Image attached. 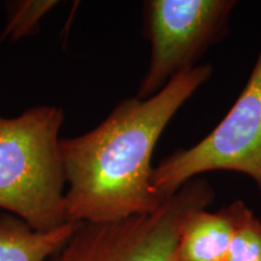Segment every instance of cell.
Here are the masks:
<instances>
[{
    "instance_id": "obj_1",
    "label": "cell",
    "mask_w": 261,
    "mask_h": 261,
    "mask_svg": "<svg viewBox=\"0 0 261 261\" xmlns=\"http://www.w3.org/2000/svg\"><path fill=\"white\" fill-rule=\"evenodd\" d=\"M211 74V65L181 71L154 96L122 100L96 128L61 139L68 220L108 223L158 210L163 201L151 187L152 152L172 117Z\"/></svg>"
},
{
    "instance_id": "obj_2",
    "label": "cell",
    "mask_w": 261,
    "mask_h": 261,
    "mask_svg": "<svg viewBox=\"0 0 261 261\" xmlns=\"http://www.w3.org/2000/svg\"><path fill=\"white\" fill-rule=\"evenodd\" d=\"M63 110L29 108L16 117L0 114V208L37 231L68 223L60 129Z\"/></svg>"
},
{
    "instance_id": "obj_3",
    "label": "cell",
    "mask_w": 261,
    "mask_h": 261,
    "mask_svg": "<svg viewBox=\"0 0 261 261\" xmlns=\"http://www.w3.org/2000/svg\"><path fill=\"white\" fill-rule=\"evenodd\" d=\"M213 197L208 182L192 179L151 213L108 223H79L47 261H175L185 218L208 207Z\"/></svg>"
},
{
    "instance_id": "obj_4",
    "label": "cell",
    "mask_w": 261,
    "mask_h": 261,
    "mask_svg": "<svg viewBox=\"0 0 261 261\" xmlns=\"http://www.w3.org/2000/svg\"><path fill=\"white\" fill-rule=\"evenodd\" d=\"M213 171L246 174L261 192V51L223 121L192 148L163 159L152 172V190L165 201L197 175Z\"/></svg>"
},
{
    "instance_id": "obj_5",
    "label": "cell",
    "mask_w": 261,
    "mask_h": 261,
    "mask_svg": "<svg viewBox=\"0 0 261 261\" xmlns=\"http://www.w3.org/2000/svg\"><path fill=\"white\" fill-rule=\"evenodd\" d=\"M236 3L231 0H150L144 5L151 57L137 98L160 92L223 34Z\"/></svg>"
},
{
    "instance_id": "obj_6",
    "label": "cell",
    "mask_w": 261,
    "mask_h": 261,
    "mask_svg": "<svg viewBox=\"0 0 261 261\" xmlns=\"http://www.w3.org/2000/svg\"><path fill=\"white\" fill-rule=\"evenodd\" d=\"M234 202L218 212L205 208L188 214L179 233L175 261H225L234 228Z\"/></svg>"
},
{
    "instance_id": "obj_7",
    "label": "cell",
    "mask_w": 261,
    "mask_h": 261,
    "mask_svg": "<svg viewBox=\"0 0 261 261\" xmlns=\"http://www.w3.org/2000/svg\"><path fill=\"white\" fill-rule=\"evenodd\" d=\"M79 223L37 231L14 214H0V261H47L67 243Z\"/></svg>"
},
{
    "instance_id": "obj_8",
    "label": "cell",
    "mask_w": 261,
    "mask_h": 261,
    "mask_svg": "<svg viewBox=\"0 0 261 261\" xmlns=\"http://www.w3.org/2000/svg\"><path fill=\"white\" fill-rule=\"evenodd\" d=\"M234 205V228L225 261H261V221L242 201Z\"/></svg>"
},
{
    "instance_id": "obj_9",
    "label": "cell",
    "mask_w": 261,
    "mask_h": 261,
    "mask_svg": "<svg viewBox=\"0 0 261 261\" xmlns=\"http://www.w3.org/2000/svg\"><path fill=\"white\" fill-rule=\"evenodd\" d=\"M58 4L55 0H18L6 3V25L2 39L19 40L37 31L41 18Z\"/></svg>"
}]
</instances>
